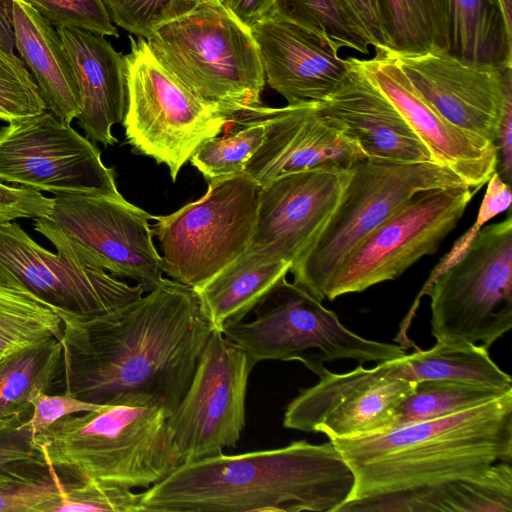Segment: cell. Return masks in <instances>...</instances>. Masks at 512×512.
<instances>
[{
    "label": "cell",
    "mask_w": 512,
    "mask_h": 512,
    "mask_svg": "<svg viewBox=\"0 0 512 512\" xmlns=\"http://www.w3.org/2000/svg\"><path fill=\"white\" fill-rule=\"evenodd\" d=\"M60 316L63 394L97 405L151 397L170 413L212 332L194 289L169 278L113 312Z\"/></svg>",
    "instance_id": "obj_1"
},
{
    "label": "cell",
    "mask_w": 512,
    "mask_h": 512,
    "mask_svg": "<svg viewBox=\"0 0 512 512\" xmlns=\"http://www.w3.org/2000/svg\"><path fill=\"white\" fill-rule=\"evenodd\" d=\"M354 475L329 440L181 463L141 494V512H337Z\"/></svg>",
    "instance_id": "obj_2"
},
{
    "label": "cell",
    "mask_w": 512,
    "mask_h": 512,
    "mask_svg": "<svg viewBox=\"0 0 512 512\" xmlns=\"http://www.w3.org/2000/svg\"><path fill=\"white\" fill-rule=\"evenodd\" d=\"M329 440L354 475L349 501L473 476L511 462L512 390L446 417Z\"/></svg>",
    "instance_id": "obj_3"
},
{
    "label": "cell",
    "mask_w": 512,
    "mask_h": 512,
    "mask_svg": "<svg viewBox=\"0 0 512 512\" xmlns=\"http://www.w3.org/2000/svg\"><path fill=\"white\" fill-rule=\"evenodd\" d=\"M159 400L137 397L66 415L33 440L66 490L150 488L180 464Z\"/></svg>",
    "instance_id": "obj_4"
},
{
    "label": "cell",
    "mask_w": 512,
    "mask_h": 512,
    "mask_svg": "<svg viewBox=\"0 0 512 512\" xmlns=\"http://www.w3.org/2000/svg\"><path fill=\"white\" fill-rule=\"evenodd\" d=\"M158 60L231 123L262 104L265 75L251 29L206 0L146 39Z\"/></svg>",
    "instance_id": "obj_5"
},
{
    "label": "cell",
    "mask_w": 512,
    "mask_h": 512,
    "mask_svg": "<svg viewBox=\"0 0 512 512\" xmlns=\"http://www.w3.org/2000/svg\"><path fill=\"white\" fill-rule=\"evenodd\" d=\"M349 181L324 228L292 263L293 283L324 300L346 256L417 194L466 185L435 162L406 163L365 158L351 167Z\"/></svg>",
    "instance_id": "obj_6"
},
{
    "label": "cell",
    "mask_w": 512,
    "mask_h": 512,
    "mask_svg": "<svg viewBox=\"0 0 512 512\" xmlns=\"http://www.w3.org/2000/svg\"><path fill=\"white\" fill-rule=\"evenodd\" d=\"M121 193L73 191L53 198L49 216L33 220L36 232L57 252L117 278H129L144 292L163 277V260L153 242L154 219Z\"/></svg>",
    "instance_id": "obj_7"
},
{
    "label": "cell",
    "mask_w": 512,
    "mask_h": 512,
    "mask_svg": "<svg viewBox=\"0 0 512 512\" xmlns=\"http://www.w3.org/2000/svg\"><path fill=\"white\" fill-rule=\"evenodd\" d=\"M436 341L491 346L512 327V218L481 227L426 284Z\"/></svg>",
    "instance_id": "obj_8"
},
{
    "label": "cell",
    "mask_w": 512,
    "mask_h": 512,
    "mask_svg": "<svg viewBox=\"0 0 512 512\" xmlns=\"http://www.w3.org/2000/svg\"><path fill=\"white\" fill-rule=\"evenodd\" d=\"M255 319L225 327L222 334L252 364L265 360L300 361L319 377L324 362L353 359L383 362L406 354L398 344L364 338L345 327L336 313L286 277L254 309Z\"/></svg>",
    "instance_id": "obj_9"
},
{
    "label": "cell",
    "mask_w": 512,
    "mask_h": 512,
    "mask_svg": "<svg viewBox=\"0 0 512 512\" xmlns=\"http://www.w3.org/2000/svg\"><path fill=\"white\" fill-rule=\"evenodd\" d=\"M129 40L125 136L135 152L166 165L175 181L197 149L231 122L169 72L145 38Z\"/></svg>",
    "instance_id": "obj_10"
},
{
    "label": "cell",
    "mask_w": 512,
    "mask_h": 512,
    "mask_svg": "<svg viewBox=\"0 0 512 512\" xmlns=\"http://www.w3.org/2000/svg\"><path fill=\"white\" fill-rule=\"evenodd\" d=\"M259 190L246 172L234 174L208 182L197 201L155 216L164 273L195 288L240 256L254 231Z\"/></svg>",
    "instance_id": "obj_11"
},
{
    "label": "cell",
    "mask_w": 512,
    "mask_h": 512,
    "mask_svg": "<svg viewBox=\"0 0 512 512\" xmlns=\"http://www.w3.org/2000/svg\"><path fill=\"white\" fill-rule=\"evenodd\" d=\"M475 192L460 185L417 194L346 256L328 283L324 299L394 280L422 257L435 253Z\"/></svg>",
    "instance_id": "obj_12"
},
{
    "label": "cell",
    "mask_w": 512,
    "mask_h": 512,
    "mask_svg": "<svg viewBox=\"0 0 512 512\" xmlns=\"http://www.w3.org/2000/svg\"><path fill=\"white\" fill-rule=\"evenodd\" d=\"M253 367L241 348L212 330L190 385L167 420L181 463L216 456L237 445L245 426Z\"/></svg>",
    "instance_id": "obj_13"
},
{
    "label": "cell",
    "mask_w": 512,
    "mask_h": 512,
    "mask_svg": "<svg viewBox=\"0 0 512 512\" xmlns=\"http://www.w3.org/2000/svg\"><path fill=\"white\" fill-rule=\"evenodd\" d=\"M0 182L54 195L120 193L95 143L47 110L0 127Z\"/></svg>",
    "instance_id": "obj_14"
},
{
    "label": "cell",
    "mask_w": 512,
    "mask_h": 512,
    "mask_svg": "<svg viewBox=\"0 0 512 512\" xmlns=\"http://www.w3.org/2000/svg\"><path fill=\"white\" fill-rule=\"evenodd\" d=\"M414 386L396 377L390 360L341 374L328 370L288 404L283 426L328 439L383 432L393 427L397 408Z\"/></svg>",
    "instance_id": "obj_15"
},
{
    "label": "cell",
    "mask_w": 512,
    "mask_h": 512,
    "mask_svg": "<svg viewBox=\"0 0 512 512\" xmlns=\"http://www.w3.org/2000/svg\"><path fill=\"white\" fill-rule=\"evenodd\" d=\"M0 280L61 312L97 316L142 296L144 289L40 246L16 222L0 225Z\"/></svg>",
    "instance_id": "obj_16"
},
{
    "label": "cell",
    "mask_w": 512,
    "mask_h": 512,
    "mask_svg": "<svg viewBox=\"0 0 512 512\" xmlns=\"http://www.w3.org/2000/svg\"><path fill=\"white\" fill-rule=\"evenodd\" d=\"M394 55L413 87L440 116L495 143L502 112L512 100V65L474 63L447 52Z\"/></svg>",
    "instance_id": "obj_17"
},
{
    "label": "cell",
    "mask_w": 512,
    "mask_h": 512,
    "mask_svg": "<svg viewBox=\"0 0 512 512\" xmlns=\"http://www.w3.org/2000/svg\"><path fill=\"white\" fill-rule=\"evenodd\" d=\"M350 175V168L322 165L279 176L261 187L247 249L292 265L326 225Z\"/></svg>",
    "instance_id": "obj_18"
},
{
    "label": "cell",
    "mask_w": 512,
    "mask_h": 512,
    "mask_svg": "<svg viewBox=\"0 0 512 512\" xmlns=\"http://www.w3.org/2000/svg\"><path fill=\"white\" fill-rule=\"evenodd\" d=\"M358 61L426 147L433 162L451 170L475 191L487 184L497 169L495 143L473 136L440 116L410 83L393 51H375L373 57Z\"/></svg>",
    "instance_id": "obj_19"
},
{
    "label": "cell",
    "mask_w": 512,
    "mask_h": 512,
    "mask_svg": "<svg viewBox=\"0 0 512 512\" xmlns=\"http://www.w3.org/2000/svg\"><path fill=\"white\" fill-rule=\"evenodd\" d=\"M265 123L261 146L245 172L261 188L273 179L322 165L350 168L366 158L359 146L324 117L317 103L248 110Z\"/></svg>",
    "instance_id": "obj_20"
},
{
    "label": "cell",
    "mask_w": 512,
    "mask_h": 512,
    "mask_svg": "<svg viewBox=\"0 0 512 512\" xmlns=\"http://www.w3.org/2000/svg\"><path fill=\"white\" fill-rule=\"evenodd\" d=\"M251 32L258 46L265 82L287 105L321 103L343 83L349 58L299 25L270 17Z\"/></svg>",
    "instance_id": "obj_21"
},
{
    "label": "cell",
    "mask_w": 512,
    "mask_h": 512,
    "mask_svg": "<svg viewBox=\"0 0 512 512\" xmlns=\"http://www.w3.org/2000/svg\"><path fill=\"white\" fill-rule=\"evenodd\" d=\"M349 71L320 113L350 137L366 158L395 162H433L402 115L370 80L358 58L348 57Z\"/></svg>",
    "instance_id": "obj_22"
},
{
    "label": "cell",
    "mask_w": 512,
    "mask_h": 512,
    "mask_svg": "<svg viewBox=\"0 0 512 512\" xmlns=\"http://www.w3.org/2000/svg\"><path fill=\"white\" fill-rule=\"evenodd\" d=\"M72 61L82 96L77 122L86 137L104 146L117 138L112 127L123 122L126 104L125 64L105 36L76 27H56Z\"/></svg>",
    "instance_id": "obj_23"
},
{
    "label": "cell",
    "mask_w": 512,
    "mask_h": 512,
    "mask_svg": "<svg viewBox=\"0 0 512 512\" xmlns=\"http://www.w3.org/2000/svg\"><path fill=\"white\" fill-rule=\"evenodd\" d=\"M14 47L38 86L46 110L70 124L82 111L76 73L54 26L23 0H12Z\"/></svg>",
    "instance_id": "obj_24"
},
{
    "label": "cell",
    "mask_w": 512,
    "mask_h": 512,
    "mask_svg": "<svg viewBox=\"0 0 512 512\" xmlns=\"http://www.w3.org/2000/svg\"><path fill=\"white\" fill-rule=\"evenodd\" d=\"M339 511L511 512V464L500 461L473 476L425 488L349 501Z\"/></svg>",
    "instance_id": "obj_25"
},
{
    "label": "cell",
    "mask_w": 512,
    "mask_h": 512,
    "mask_svg": "<svg viewBox=\"0 0 512 512\" xmlns=\"http://www.w3.org/2000/svg\"><path fill=\"white\" fill-rule=\"evenodd\" d=\"M291 263L246 249L234 261L193 288L212 330L222 333L243 321L289 273Z\"/></svg>",
    "instance_id": "obj_26"
},
{
    "label": "cell",
    "mask_w": 512,
    "mask_h": 512,
    "mask_svg": "<svg viewBox=\"0 0 512 512\" xmlns=\"http://www.w3.org/2000/svg\"><path fill=\"white\" fill-rule=\"evenodd\" d=\"M449 30L448 53L483 64L512 65V22L498 0H440Z\"/></svg>",
    "instance_id": "obj_27"
},
{
    "label": "cell",
    "mask_w": 512,
    "mask_h": 512,
    "mask_svg": "<svg viewBox=\"0 0 512 512\" xmlns=\"http://www.w3.org/2000/svg\"><path fill=\"white\" fill-rule=\"evenodd\" d=\"M396 377L410 381L458 380L512 387L509 374L501 370L481 344L436 341L428 349L391 360Z\"/></svg>",
    "instance_id": "obj_28"
},
{
    "label": "cell",
    "mask_w": 512,
    "mask_h": 512,
    "mask_svg": "<svg viewBox=\"0 0 512 512\" xmlns=\"http://www.w3.org/2000/svg\"><path fill=\"white\" fill-rule=\"evenodd\" d=\"M60 313L27 290L0 280V364L30 347L62 341Z\"/></svg>",
    "instance_id": "obj_29"
},
{
    "label": "cell",
    "mask_w": 512,
    "mask_h": 512,
    "mask_svg": "<svg viewBox=\"0 0 512 512\" xmlns=\"http://www.w3.org/2000/svg\"><path fill=\"white\" fill-rule=\"evenodd\" d=\"M62 343L59 340L22 350L0 364V420L29 418L31 396L46 392L59 376Z\"/></svg>",
    "instance_id": "obj_30"
},
{
    "label": "cell",
    "mask_w": 512,
    "mask_h": 512,
    "mask_svg": "<svg viewBox=\"0 0 512 512\" xmlns=\"http://www.w3.org/2000/svg\"><path fill=\"white\" fill-rule=\"evenodd\" d=\"M512 387L458 380H423L396 410L394 427L446 417L497 399Z\"/></svg>",
    "instance_id": "obj_31"
},
{
    "label": "cell",
    "mask_w": 512,
    "mask_h": 512,
    "mask_svg": "<svg viewBox=\"0 0 512 512\" xmlns=\"http://www.w3.org/2000/svg\"><path fill=\"white\" fill-rule=\"evenodd\" d=\"M339 50L370 53V44L344 0H276L274 14Z\"/></svg>",
    "instance_id": "obj_32"
},
{
    "label": "cell",
    "mask_w": 512,
    "mask_h": 512,
    "mask_svg": "<svg viewBox=\"0 0 512 512\" xmlns=\"http://www.w3.org/2000/svg\"><path fill=\"white\" fill-rule=\"evenodd\" d=\"M393 52L449 51V30L440 0H383Z\"/></svg>",
    "instance_id": "obj_33"
},
{
    "label": "cell",
    "mask_w": 512,
    "mask_h": 512,
    "mask_svg": "<svg viewBox=\"0 0 512 512\" xmlns=\"http://www.w3.org/2000/svg\"><path fill=\"white\" fill-rule=\"evenodd\" d=\"M234 123V131L210 138L189 160L207 182L245 172L248 161L264 140L265 123L250 111Z\"/></svg>",
    "instance_id": "obj_34"
},
{
    "label": "cell",
    "mask_w": 512,
    "mask_h": 512,
    "mask_svg": "<svg viewBox=\"0 0 512 512\" xmlns=\"http://www.w3.org/2000/svg\"><path fill=\"white\" fill-rule=\"evenodd\" d=\"M59 488L41 455L0 470V512H53Z\"/></svg>",
    "instance_id": "obj_35"
},
{
    "label": "cell",
    "mask_w": 512,
    "mask_h": 512,
    "mask_svg": "<svg viewBox=\"0 0 512 512\" xmlns=\"http://www.w3.org/2000/svg\"><path fill=\"white\" fill-rule=\"evenodd\" d=\"M204 1L206 0H102L112 23L145 39Z\"/></svg>",
    "instance_id": "obj_36"
},
{
    "label": "cell",
    "mask_w": 512,
    "mask_h": 512,
    "mask_svg": "<svg viewBox=\"0 0 512 512\" xmlns=\"http://www.w3.org/2000/svg\"><path fill=\"white\" fill-rule=\"evenodd\" d=\"M46 110L24 61L0 46V120L10 122Z\"/></svg>",
    "instance_id": "obj_37"
},
{
    "label": "cell",
    "mask_w": 512,
    "mask_h": 512,
    "mask_svg": "<svg viewBox=\"0 0 512 512\" xmlns=\"http://www.w3.org/2000/svg\"><path fill=\"white\" fill-rule=\"evenodd\" d=\"M55 27H76L118 38L102 0H23Z\"/></svg>",
    "instance_id": "obj_38"
},
{
    "label": "cell",
    "mask_w": 512,
    "mask_h": 512,
    "mask_svg": "<svg viewBox=\"0 0 512 512\" xmlns=\"http://www.w3.org/2000/svg\"><path fill=\"white\" fill-rule=\"evenodd\" d=\"M29 403L32 406V413L21 426L31 433L33 439L66 415L95 411L105 406L85 402L66 394L50 395L41 390L31 396Z\"/></svg>",
    "instance_id": "obj_39"
},
{
    "label": "cell",
    "mask_w": 512,
    "mask_h": 512,
    "mask_svg": "<svg viewBox=\"0 0 512 512\" xmlns=\"http://www.w3.org/2000/svg\"><path fill=\"white\" fill-rule=\"evenodd\" d=\"M52 207L53 198L42 192L0 182V225L20 218L49 216Z\"/></svg>",
    "instance_id": "obj_40"
},
{
    "label": "cell",
    "mask_w": 512,
    "mask_h": 512,
    "mask_svg": "<svg viewBox=\"0 0 512 512\" xmlns=\"http://www.w3.org/2000/svg\"><path fill=\"white\" fill-rule=\"evenodd\" d=\"M375 51H393L383 0H344Z\"/></svg>",
    "instance_id": "obj_41"
},
{
    "label": "cell",
    "mask_w": 512,
    "mask_h": 512,
    "mask_svg": "<svg viewBox=\"0 0 512 512\" xmlns=\"http://www.w3.org/2000/svg\"><path fill=\"white\" fill-rule=\"evenodd\" d=\"M26 419L12 417L0 420V470L14 462L41 455L31 433L21 426Z\"/></svg>",
    "instance_id": "obj_42"
},
{
    "label": "cell",
    "mask_w": 512,
    "mask_h": 512,
    "mask_svg": "<svg viewBox=\"0 0 512 512\" xmlns=\"http://www.w3.org/2000/svg\"><path fill=\"white\" fill-rule=\"evenodd\" d=\"M487 189L480 205L474 228L480 229L486 222L510 208L511 185L506 183L497 172L488 180Z\"/></svg>",
    "instance_id": "obj_43"
},
{
    "label": "cell",
    "mask_w": 512,
    "mask_h": 512,
    "mask_svg": "<svg viewBox=\"0 0 512 512\" xmlns=\"http://www.w3.org/2000/svg\"><path fill=\"white\" fill-rule=\"evenodd\" d=\"M497 147L496 172L508 184L512 180V100L509 101L501 115L495 141Z\"/></svg>",
    "instance_id": "obj_44"
},
{
    "label": "cell",
    "mask_w": 512,
    "mask_h": 512,
    "mask_svg": "<svg viewBox=\"0 0 512 512\" xmlns=\"http://www.w3.org/2000/svg\"><path fill=\"white\" fill-rule=\"evenodd\" d=\"M276 0H221V4L248 28L274 14Z\"/></svg>",
    "instance_id": "obj_45"
},
{
    "label": "cell",
    "mask_w": 512,
    "mask_h": 512,
    "mask_svg": "<svg viewBox=\"0 0 512 512\" xmlns=\"http://www.w3.org/2000/svg\"><path fill=\"white\" fill-rule=\"evenodd\" d=\"M0 46L13 52L12 0H0Z\"/></svg>",
    "instance_id": "obj_46"
},
{
    "label": "cell",
    "mask_w": 512,
    "mask_h": 512,
    "mask_svg": "<svg viewBox=\"0 0 512 512\" xmlns=\"http://www.w3.org/2000/svg\"><path fill=\"white\" fill-rule=\"evenodd\" d=\"M498 2L507 20L512 22V0H498Z\"/></svg>",
    "instance_id": "obj_47"
},
{
    "label": "cell",
    "mask_w": 512,
    "mask_h": 512,
    "mask_svg": "<svg viewBox=\"0 0 512 512\" xmlns=\"http://www.w3.org/2000/svg\"><path fill=\"white\" fill-rule=\"evenodd\" d=\"M211 1H217V2H220V3H221V0H211Z\"/></svg>",
    "instance_id": "obj_48"
}]
</instances>
